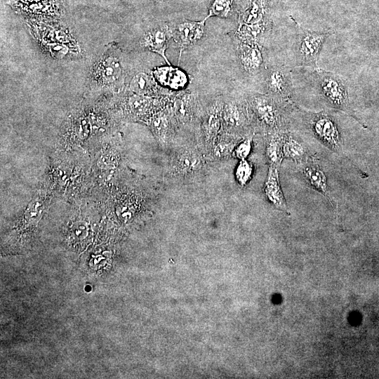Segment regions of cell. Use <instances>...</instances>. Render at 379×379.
<instances>
[{
    "label": "cell",
    "instance_id": "10",
    "mask_svg": "<svg viewBox=\"0 0 379 379\" xmlns=\"http://www.w3.org/2000/svg\"><path fill=\"white\" fill-rule=\"evenodd\" d=\"M207 19L208 18L206 17L200 21L183 20L172 26V38L179 48V60L185 50L202 39L205 33V22Z\"/></svg>",
    "mask_w": 379,
    "mask_h": 379
},
{
    "label": "cell",
    "instance_id": "17",
    "mask_svg": "<svg viewBox=\"0 0 379 379\" xmlns=\"http://www.w3.org/2000/svg\"><path fill=\"white\" fill-rule=\"evenodd\" d=\"M265 86L270 95L278 98L288 97L292 92L291 76L282 68H272L266 75Z\"/></svg>",
    "mask_w": 379,
    "mask_h": 379
},
{
    "label": "cell",
    "instance_id": "23",
    "mask_svg": "<svg viewBox=\"0 0 379 379\" xmlns=\"http://www.w3.org/2000/svg\"><path fill=\"white\" fill-rule=\"evenodd\" d=\"M268 0H246L239 10V24H255L265 20Z\"/></svg>",
    "mask_w": 379,
    "mask_h": 379
},
{
    "label": "cell",
    "instance_id": "6",
    "mask_svg": "<svg viewBox=\"0 0 379 379\" xmlns=\"http://www.w3.org/2000/svg\"><path fill=\"white\" fill-rule=\"evenodd\" d=\"M168 106L176 120L178 128L194 130L196 133L203 106L197 93L187 91L172 93Z\"/></svg>",
    "mask_w": 379,
    "mask_h": 379
},
{
    "label": "cell",
    "instance_id": "27",
    "mask_svg": "<svg viewBox=\"0 0 379 379\" xmlns=\"http://www.w3.org/2000/svg\"><path fill=\"white\" fill-rule=\"evenodd\" d=\"M234 7V0H211L206 17L227 18L232 15Z\"/></svg>",
    "mask_w": 379,
    "mask_h": 379
},
{
    "label": "cell",
    "instance_id": "1",
    "mask_svg": "<svg viewBox=\"0 0 379 379\" xmlns=\"http://www.w3.org/2000/svg\"><path fill=\"white\" fill-rule=\"evenodd\" d=\"M29 33L41 50L54 59L82 56L81 46L70 30L56 21L26 19Z\"/></svg>",
    "mask_w": 379,
    "mask_h": 379
},
{
    "label": "cell",
    "instance_id": "21",
    "mask_svg": "<svg viewBox=\"0 0 379 379\" xmlns=\"http://www.w3.org/2000/svg\"><path fill=\"white\" fill-rule=\"evenodd\" d=\"M263 190L268 201L275 208L288 213L286 199L279 183L278 168L269 166Z\"/></svg>",
    "mask_w": 379,
    "mask_h": 379
},
{
    "label": "cell",
    "instance_id": "20",
    "mask_svg": "<svg viewBox=\"0 0 379 379\" xmlns=\"http://www.w3.org/2000/svg\"><path fill=\"white\" fill-rule=\"evenodd\" d=\"M241 138L222 131L204 155L205 159L212 161L229 159L232 157L233 150Z\"/></svg>",
    "mask_w": 379,
    "mask_h": 379
},
{
    "label": "cell",
    "instance_id": "28",
    "mask_svg": "<svg viewBox=\"0 0 379 379\" xmlns=\"http://www.w3.org/2000/svg\"><path fill=\"white\" fill-rule=\"evenodd\" d=\"M253 172V167L251 163L246 159L239 160L234 173L236 180L241 186H245L251 179Z\"/></svg>",
    "mask_w": 379,
    "mask_h": 379
},
{
    "label": "cell",
    "instance_id": "30",
    "mask_svg": "<svg viewBox=\"0 0 379 379\" xmlns=\"http://www.w3.org/2000/svg\"><path fill=\"white\" fill-rule=\"evenodd\" d=\"M156 1H158V0H156Z\"/></svg>",
    "mask_w": 379,
    "mask_h": 379
},
{
    "label": "cell",
    "instance_id": "13",
    "mask_svg": "<svg viewBox=\"0 0 379 379\" xmlns=\"http://www.w3.org/2000/svg\"><path fill=\"white\" fill-rule=\"evenodd\" d=\"M330 30L316 32L302 29L299 37V53L304 62L316 65L320 51Z\"/></svg>",
    "mask_w": 379,
    "mask_h": 379
},
{
    "label": "cell",
    "instance_id": "11",
    "mask_svg": "<svg viewBox=\"0 0 379 379\" xmlns=\"http://www.w3.org/2000/svg\"><path fill=\"white\" fill-rule=\"evenodd\" d=\"M147 124L156 138L164 145L173 142L178 129L168 103L165 107L156 112Z\"/></svg>",
    "mask_w": 379,
    "mask_h": 379
},
{
    "label": "cell",
    "instance_id": "15",
    "mask_svg": "<svg viewBox=\"0 0 379 379\" xmlns=\"http://www.w3.org/2000/svg\"><path fill=\"white\" fill-rule=\"evenodd\" d=\"M320 76L319 88L324 98L335 107H345L348 103L347 89L342 80L330 73Z\"/></svg>",
    "mask_w": 379,
    "mask_h": 379
},
{
    "label": "cell",
    "instance_id": "18",
    "mask_svg": "<svg viewBox=\"0 0 379 379\" xmlns=\"http://www.w3.org/2000/svg\"><path fill=\"white\" fill-rule=\"evenodd\" d=\"M237 53L244 70L250 74L258 72L263 64L262 46L234 40Z\"/></svg>",
    "mask_w": 379,
    "mask_h": 379
},
{
    "label": "cell",
    "instance_id": "9",
    "mask_svg": "<svg viewBox=\"0 0 379 379\" xmlns=\"http://www.w3.org/2000/svg\"><path fill=\"white\" fill-rule=\"evenodd\" d=\"M8 4L26 19L58 22L65 13L62 0H9Z\"/></svg>",
    "mask_w": 379,
    "mask_h": 379
},
{
    "label": "cell",
    "instance_id": "29",
    "mask_svg": "<svg viewBox=\"0 0 379 379\" xmlns=\"http://www.w3.org/2000/svg\"><path fill=\"white\" fill-rule=\"evenodd\" d=\"M253 135H248L240 140L234 147L232 157L239 160L246 159L252 149Z\"/></svg>",
    "mask_w": 379,
    "mask_h": 379
},
{
    "label": "cell",
    "instance_id": "3",
    "mask_svg": "<svg viewBox=\"0 0 379 379\" xmlns=\"http://www.w3.org/2000/svg\"><path fill=\"white\" fill-rule=\"evenodd\" d=\"M206 161L197 144L177 147L171 153L168 175L178 181H194L205 172Z\"/></svg>",
    "mask_w": 379,
    "mask_h": 379
},
{
    "label": "cell",
    "instance_id": "22",
    "mask_svg": "<svg viewBox=\"0 0 379 379\" xmlns=\"http://www.w3.org/2000/svg\"><path fill=\"white\" fill-rule=\"evenodd\" d=\"M270 29L268 21L255 24H239L234 34V40L250 45H261V41Z\"/></svg>",
    "mask_w": 379,
    "mask_h": 379
},
{
    "label": "cell",
    "instance_id": "14",
    "mask_svg": "<svg viewBox=\"0 0 379 379\" xmlns=\"http://www.w3.org/2000/svg\"><path fill=\"white\" fill-rule=\"evenodd\" d=\"M311 126L314 135L326 146L333 150L339 149L340 135L331 116L325 113L315 115L311 120Z\"/></svg>",
    "mask_w": 379,
    "mask_h": 379
},
{
    "label": "cell",
    "instance_id": "8",
    "mask_svg": "<svg viewBox=\"0 0 379 379\" xmlns=\"http://www.w3.org/2000/svg\"><path fill=\"white\" fill-rule=\"evenodd\" d=\"M252 117L248 102L229 98L224 100L222 109V131L241 138L247 136Z\"/></svg>",
    "mask_w": 379,
    "mask_h": 379
},
{
    "label": "cell",
    "instance_id": "4",
    "mask_svg": "<svg viewBox=\"0 0 379 379\" xmlns=\"http://www.w3.org/2000/svg\"><path fill=\"white\" fill-rule=\"evenodd\" d=\"M278 98L270 95L256 94L247 101L252 119L265 132H279L284 125L283 112Z\"/></svg>",
    "mask_w": 379,
    "mask_h": 379
},
{
    "label": "cell",
    "instance_id": "19",
    "mask_svg": "<svg viewBox=\"0 0 379 379\" xmlns=\"http://www.w3.org/2000/svg\"><path fill=\"white\" fill-rule=\"evenodd\" d=\"M126 88L131 93L147 96H158L166 94L162 93L160 85L155 80L152 72L150 73L145 72L136 73L127 84Z\"/></svg>",
    "mask_w": 379,
    "mask_h": 379
},
{
    "label": "cell",
    "instance_id": "12",
    "mask_svg": "<svg viewBox=\"0 0 379 379\" xmlns=\"http://www.w3.org/2000/svg\"><path fill=\"white\" fill-rule=\"evenodd\" d=\"M172 37V25L162 23L146 31L140 39V45L145 50L157 53L168 65H171L166 57V51Z\"/></svg>",
    "mask_w": 379,
    "mask_h": 379
},
{
    "label": "cell",
    "instance_id": "5",
    "mask_svg": "<svg viewBox=\"0 0 379 379\" xmlns=\"http://www.w3.org/2000/svg\"><path fill=\"white\" fill-rule=\"evenodd\" d=\"M224 100L216 98L203 106L198 128L195 133L196 144L204 154L208 152L222 129V109Z\"/></svg>",
    "mask_w": 379,
    "mask_h": 379
},
{
    "label": "cell",
    "instance_id": "16",
    "mask_svg": "<svg viewBox=\"0 0 379 379\" xmlns=\"http://www.w3.org/2000/svg\"><path fill=\"white\" fill-rule=\"evenodd\" d=\"M152 73L160 86L175 91H183L190 81L184 71L171 65L157 67Z\"/></svg>",
    "mask_w": 379,
    "mask_h": 379
},
{
    "label": "cell",
    "instance_id": "24",
    "mask_svg": "<svg viewBox=\"0 0 379 379\" xmlns=\"http://www.w3.org/2000/svg\"><path fill=\"white\" fill-rule=\"evenodd\" d=\"M284 133L281 131L271 133L265 149L269 166L279 168L284 158L283 140Z\"/></svg>",
    "mask_w": 379,
    "mask_h": 379
},
{
    "label": "cell",
    "instance_id": "2",
    "mask_svg": "<svg viewBox=\"0 0 379 379\" xmlns=\"http://www.w3.org/2000/svg\"><path fill=\"white\" fill-rule=\"evenodd\" d=\"M126 64L121 50L108 45L98 55L89 70L87 88L92 91H117L126 88Z\"/></svg>",
    "mask_w": 379,
    "mask_h": 379
},
{
    "label": "cell",
    "instance_id": "7",
    "mask_svg": "<svg viewBox=\"0 0 379 379\" xmlns=\"http://www.w3.org/2000/svg\"><path fill=\"white\" fill-rule=\"evenodd\" d=\"M126 93L121 102L125 117L132 121L147 123L158 111L165 107L172 93L158 96H147L131 93L125 89Z\"/></svg>",
    "mask_w": 379,
    "mask_h": 379
},
{
    "label": "cell",
    "instance_id": "26",
    "mask_svg": "<svg viewBox=\"0 0 379 379\" xmlns=\"http://www.w3.org/2000/svg\"><path fill=\"white\" fill-rule=\"evenodd\" d=\"M284 157H289L295 161H300L305 156L302 144L291 135L284 134L283 140Z\"/></svg>",
    "mask_w": 379,
    "mask_h": 379
},
{
    "label": "cell",
    "instance_id": "25",
    "mask_svg": "<svg viewBox=\"0 0 379 379\" xmlns=\"http://www.w3.org/2000/svg\"><path fill=\"white\" fill-rule=\"evenodd\" d=\"M303 173L309 184L316 190L324 194L329 200L326 178L324 172L316 164H307L303 168Z\"/></svg>",
    "mask_w": 379,
    "mask_h": 379
}]
</instances>
